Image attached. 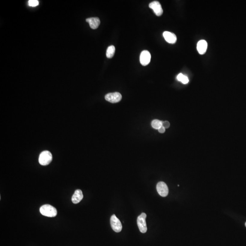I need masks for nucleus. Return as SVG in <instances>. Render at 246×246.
<instances>
[{
	"instance_id": "8",
	"label": "nucleus",
	"mask_w": 246,
	"mask_h": 246,
	"mask_svg": "<svg viewBox=\"0 0 246 246\" xmlns=\"http://www.w3.org/2000/svg\"><path fill=\"white\" fill-rule=\"evenodd\" d=\"M149 7L154 11L155 14L160 16L163 14V10L160 3L158 1H154L149 4Z\"/></svg>"
},
{
	"instance_id": "14",
	"label": "nucleus",
	"mask_w": 246,
	"mask_h": 246,
	"mask_svg": "<svg viewBox=\"0 0 246 246\" xmlns=\"http://www.w3.org/2000/svg\"><path fill=\"white\" fill-rule=\"evenodd\" d=\"M177 80L180 81L183 84H187L189 82V79L187 77L184 75L182 74H179L177 76Z\"/></svg>"
},
{
	"instance_id": "7",
	"label": "nucleus",
	"mask_w": 246,
	"mask_h": 246,
	"mask_svg": "<svg viewBox=\"0 0 246 246\" xmlns=\"http://www.w3.org/2000/svg\"><path fill=\"white\" fill-rule=\"evenodd\" d=\"M151 59V55L147 50H144L140 55V62L143 66H146L150 63Z\"/></svg>"
},
{
	"instance_id": "4",
	"label": "nucleus",
	"mask_w": 246,
	"mask_h": 246,
	"mask_svg": "<svg viewBox=\"0 0 246 246\" xmlns=\"http://www.w3.org/2000/svg\"><path fill=\"white\" fill-rule=\"evenodd\" d=\"M111 224L112 228L114 232H119L121 231L122 229L121 223L115 215H113L111 217Z\"/></svg>"
},
{
	"instance_id": "18",
	"label": "nucleus",
	"mask_w": 246,
	"mask_h": 246,
	"mask_svg": "<svg viewBox=\"0 0 246 246\" xmlns=\"http://www.w3.org/2000/svg\"><path fill=\"white\" fill-rule=\"evenodd\" d=\"M166 129L163 126H161L159 129H158L159 132L160 133H164L165 132Z\"/></svg>"
},
{
	"instance_id": "16",
	"label": "nucleus",
	"mask_w": 246,
	"mask_h": 246,
	"mask_svg": "<svg viewBox=\"0 0 246 246\" xmlns=\"http://www.w3.org/2000/svg\"><path fill=\"white\" fill-rule=\"evenodd\" d=\"M29 6L35 7L39 5V2L37 0H30L29 1Z\"/></svg>"
},
{
	"instance_id": "13",
	"label": "nucleus",
	"mask_w": 246,
	"mask_h": 246,
	"mask_svg": "<svg viewBox=\"0 0 246 246\" xmlns=\"http://www.w3.org/2000/svg\"><path fill=\"white\" fill-rule=\"evenodd\" d=\"M115 48L114 46L111 45L108 47L107 49L106 56L108 59L112 58L114 56L115 53Z\"/></svg>"
},
{
	"instance_id": "2",
	"label": "nucleus",
	"mask_w": 246,
	"mask_h": 246,
	"mask_svg": "<svg viewBox=\"0 0 246 246\" xmlns=\"http://www.w3.org/2000/svg\"><path fill=\"white\" fill-rule=\"evenodd\" d=\"M53 159L52 154L49 151H43L41 153L39 157V162L42 166L48 165Z\"/></svg>"
},
{
	"instance_id": "1",
	"label": "nucleus",
	"mask_w": 246,
	"mask_h": 246,
	"mask_svg": "<svg viewBox=\"0 0 246 246\" xmlns=\"http://www.w3.org/2000/svg\"><path fill=\"white\" fill-rule=\"evenodd\" d=\"M40 211L43 216L50 217H56L57 215V209L50 205H44L41 207Z\"/></svg>"
},
{
	"instance_id": "12",
	"label": "nucleus",
	"mask_w": 246,
	"mask_h": 246,
	"mask_svg": "<svg viewBox=\"0 0 246 246\" xmlns=\"http://www.w3.org/2000/svg\"><path fill=\"white\" fill-rule=\"evenodd\" d=\"M86 21L89 23L91 28L93 29H97L100 24V21L98 17H91V18H87Z\"/></svg>"
},
{
	"instance_id": "10",
	"label": "nucleus",
	"mask_w": 246,
	"mask_h": 246,
	"mask_svg": "<svg viewBox=\"0 0 246 246\" xmlns=\"http://www.w3.org/2000/svg\"><path fill=\"white\" fill-rule=\"evenodd\" d=\"M208 48V43L204 40L199 41L197 43V49L200 54L205 53Z\"/></svg>"
},
{
	"instance_id": "5",
	"label": "nucleus",
	"mask_w": 246,
	"mask_h": 246,
	"mask_svg": "<svg viewBox=\"0 0 246 246\" xmlns=\"http://www.w3.org/2000/svg\"><path fill=\"white\" fill-rule=\"evenodd\" d=\"M156 189L159 194L162 197H166L168 195L169 190L165 182L162 181L159 182L157 185Z\"/></svg>"
},
{
	"instance_id": "6",
	"label": "nucleus",
	"mask_w": 246,
	"mask_h": 246,
	"mask_svg": "<svg viewBox=\"0 0 246 246\" xmlns=\"http://www.w3.org/2000/svg\"><path fill=\"white\" fill-rule=\"evenodd\" d=\"M105 99L107 101L111 103H118L121 100L122 95L118 92L109 93L105 95Z\"/></svg>"
},
{
	"instance_id": "9",
	"label": "nucleus",
	"mask_w": 246,
	"mask_h": 246,
	"mask_svg": "<svg viewBox=\"0 0 246 246\" xmlns=\"http://www.w3.org/2000/svg\"><path fill=\"white\" fill-rule=\"evenodd\" d=\"M163 37L166 42L169 44H174L176 43L177 38L175 34L172 32L166 31L163 33Z\"/></svg>"
},
{
	"instance_id": "15",
	"label": "nucleus",
	"mask_w": 246,
	"mask_h": 246,
	"mask_svg": "<svg viewBox=\"0 0 246 246\" xmlns=\"http://www.w3.org/2000/svg\"><path fill=\"white\" fill-rule=\"evenodd\" d=\"M151 126L153 128L159 129L162 126V121L158 120H153L151 122Z\"/></svg>"
},
{
	"instance_id": "11",
	"label": "nucleus",
	"mask_w": 246,
	"mask_h": 246,
	"mask_svg": "<svg viewBox=\"0 0 246 246\" xmlns=\"http://www.w3.org/2000/svg\"><path fill=\"white\" fill-rule=\"evenodd\" d=\"M84 196L82 190L77 189L75 191L72 198V201L74 204H77L83 198Z\"/></svg>"
},
{
	"instance_id": "3",
	"label": "nucleus",
	"mask_w": 246,
	"mask_h": 246,
	"mask_svg": "<svg viewBox=\"0 0 246 246\" xmlns=\"http://www.w3.org/2000/svg\"><path fill=\"white\" fill-rule=\"evenodd\" d=\"M146 218V214L144 213H142L137 218V224L140 232L142 233H145L147 232V228L146 225L145 219Z\"/></svg>"
},
{
	"instance_id": "19",
	"label": "nucleus",
	"mask_w": 246,
	"mask_h": 246,
	"mask_svg": "<svg viewBox=\"0 0 246 246\" xmlns=\"http://www.w3.org/2000/svg\"><path fill=\"white\" fill-rule=\"evenodd\" d=\"M245 226H246V223H245Z\"/></svg>"
},
{
	"instance_id": "17",
	"label": "nucleus",
	"mask_w": 246,
	"mask_h": 246,
	"mask_svg": "<svg viewBox=\"0 0 246 246\" xmlns=\"http://www.w3.org/2000/svg\"><path fill=\"white\" fill-rule=\"evenodd\" d=\"M170 124L169 122L167 121H162V126L164 127L165 129H167L170 127Z\"/></svg>"
}]
</instances>
